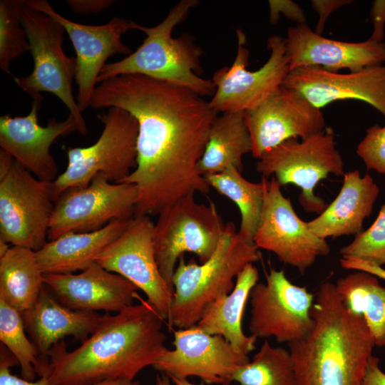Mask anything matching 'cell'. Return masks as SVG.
<instances>
[{"instance_id": "13", "label": "cell", "mask_w": 385, "mask_h": 385, "mask_svg": "<svg viewBox=\"0 0 385 385\" xmlns=\"http://www.w3.org/2000/svg\"><path fill=\"white\" fill-rule=\"evenodd\" d=\"M137 197L133 184L112 183L97 175L88 185L67 190L58 197L48 240H55L68 232H93L114 220L132 219Z\"/></svg>"}, {"instance_id": "22", "label": "cell", "mask_w": 385, "mask_h": 385, "mask_svg": "<svg viewBox=\"0 0 385 385\" xmlns=\"http://www.w3.org/2000/svg\"><path fill=\"white\" fill-rule=\"evenodd\" d=\"M43 279L57 300L73 310L119 312L138 296L134 284L96 262L78 274H43Z\"/></svg>"}, {"instance_id": "2", "label": "cell", "mask_w": 385, "mask_h": 385, "mask_svg": "<svg viewBox=\"0 0 385 385\" xmlns=\"http://www.w3.org/2000/svg\"><path fill=\"white\" fill-rule=\"evenodd\" d=\"M140 303L115 315L106 312L96 330L81 345L68 351L63 341L48 353L51 385H93L118 379L133 380L153 366L168 349L165 320L138 296Z\"/></svg>"}, {"instance_id": "39", "label": "cell", "mask_w": 385, "mask_h": 385, "mask_svg": "<svg viewBox=\"0 0 385 385\" xmlns=\"http://www.w3.org/2000/svg\"><path fill=\"white\" fill-rule=\"evenodd\" d=\"M113 0H67L71 10L78 14H97L111 6Z\"/></svg>"}, {"instance_id": "5", "label": "cell", "mask_w": 385, "mask_h": 385, "mask_svg": "<svg viewBox=\"0 0 385 385\" xmlns=\"http://www.w3.org/2000/svg\"><path fill=\"white\" fill-rule=\"evenodd\" d=\"M258 247L236 231L233 222L226 224L225 233L211 257L197 264L178 260L173 277V297L167 324L170 329L197 324L207 308L233 289L235 278L245 267L259 260Z\"/></svg>"}, {"instance_id": "31", "label": "cell", "mask_w": 385, "mask_h": 385, "mask_svg": "<svg viewBox=\"0 0 385 385\" xmlns=\"http://www.w3.org/2000/svg\"><path fill=\"white\" fill-rule=\"evenodd\" d=\"M22 314L0 298V340L16 357L21 377L33 381L36 374H49V361L42 359L25 333Z\"/></svg>"}, {"instance_id": "37", "label": "cell", "mask_w": 385, "mask_h": 385, "mask_svg": "<svg viewBox=\"0 0 385 385\" xmlns=\"http://www.w3.org/2000/svg\"><path fill=\"white\" fill-rule=\"evenodd\" d=\"M268 2L270 10V21L272 24L278 21L280 13L287 19L296 21L297 24H306L304 13L295 2L290 0H270Z\"/></svg>"}, {"instance_id": "34", "label": "cell", "mask_w": 385, "mask_h": 385, "mask_svg": "<svg viewBox=\"0 0 385 385\" xmlns=\"http://www.w3.org/2000/svg\"><path fill=\"white\" fill-rule=\"evenodd\" d=\"M342 257L354 258L381 267L385 265V204L374 223L340 250Z\"/></svg>"}, {"instance_id": "24", "label": "cell", "mask_w": 385, "mask_h": 385, "mask_svg": "<svg viewBox=\"0 0 385 385\" xmlns=\"http://www.w3.org/2000/svg\"><path fill=\"white\" fill-rule=\"evenodd\" d=\"M379 189L373 178L361 177L355 170L344 175L342 188L336 198L316 218L307 222L320 238L358 235L373 209Z\"/></svg>"}, {"instance_id": "8", "label": "cell", "mask_w": 385, "mask_h": 385, "mask_svg": "<svg viewBox=\"0 0 385 385\" xmlns=\"http://www.w3.org/2000/svg\"><path fill=\"white\" fill-rule=\"evenodd\" d=\"M21 22L30 45L34 69L26 76L14 77L15 83L32 98L41 92L57 96L77 121L78 132L86 135L87 127L73 94L76 58L63 51L64 27L51 16L29 6L24 1Z\"/></svg>"}, {"instance_id": "27", "label": "cell", "mask_w": 385, "mask_h": 385, "mask_svg": "<svg viewBox=\"0 0 385 385\" xmlns=\"http://www.w3.org/2000/svg\"><path fill=\"white\" fill-rule=\"evenodd\" d=\"M251 150L252 140L244 112L223 113L212 123L197 170L203 177L230 167L241 171L242 158Z\"/></svg>"}, {"instance_id": "46", "label": "cell", "mask_w": 385, "mask_h": 385, "mask_svg": "<svg viewBox=\"0 0 385 385\" xmlns=\"http://www.w3.org/2000/svg\"><path fill=\"white\" fill-rule=\"evenodd\" d=\"M11 246L10 244L0 239V257L9 250Z\"/></svg>"}, {"instance_id": "15", "label": "cell", "mask_w": 385, "mask_h": 385, "mask_svg": "<svg viewBox=\"0 0 385 385\" xmlns=\"http://www.w3.org/2000/svg\"><path fill=\"white\" fill-rule=\"evenodd\" d=\"M154 225L150 216H134L125 231L96 257V262L138 287L167 322L174 291L162 276L156 262Z\"/></svg>"}, {"instance_id": "28", "label": "cell", "mask_w": 385, "mask_h": 385, "mask_svg": "<svg viewBox=\"0 0 385 385\" xmlns=\"http://www.w3.org/2000/svg\"><path fill=\"white\" fill-rule=\"evenodd\" d=\"M43 284L36 252L11 246L0 257V298L21 314L34 305Z\"/></svg>"}, {"instance_id": "21", "label": "cell", "mask_w": 385, "mask_h": 385, "mask_svg": "<svg viewBox=\"0 0 385 385\" xmlns=\"http://www.w3.org/2000/svg\"><path fill=\"white\" fill-rule=\"evenodd\" d=\"M285 39L289 71L319 66L333 72L341 69L356 72L385 62L383 41L369 38L359 43L333 40L316 34L306 24L289 28Z\"/></svg>"}, {"instance_id": "11", "label": "cell", "mask_w": 385, "mask_h": 385, "mask_svg": "<svg viewBox=\"0 0 385 385\" xmlns=\"http://www.w3.org/2000/svg\"><path fill=\"white\" fill-rule=\"evenodd\" d=\"M236 34L237 51L233 63L215 71L211 79L215 92L209 103L217 113L245 112L257 107L282 85L289 72L285 38L270 37L268 60L259 69L250 71L245 35L241 30Z\"/></svg>"}, {"instance_id": "17", "label": "cell", "mask_w": 385, "mask_h": 385, "mask_svg": "<svg viewBox=\"0 0 385 385\" xmlns=\"http://www.w3.org/2000/svg\"><path fill=\"white\" fill-rule=\"evenodd\" d=\"M25 3L58 21L68 34L76 53L77 104L83 113L90 106L99 74L108 58L116 54L127 56L131 53V49L121 38L125 33L132 29L133 21L113 17L103 25L82 24L58 14L46 0H25Z\"/></svg>"}, {"instance_id": "10", "label": "cell", "mask_w": 385, "mask_h": 385, "mask_svg": "<svg viewBox=\"0 0 385 385\" xmlns=\"http://www.w3.org/2000/svg\"><path fill=\"white\" fill-rule=\"evenodd\" d=\"M55 203L52 182L38 179L14 159L0 178V239L38 251L48 242Z\"/></svg>"}, {"instance_id": "4", "label": "cell", "mask_w": 385, "mask_h": 385, "mask_svg": "<svg viewBox=\"0 0 385 385\" xmlns=\"http://www.w3.org/2000/svg\"><path fill=\"white\" fill-rule=\"evenodd\" d=\"M197 0H181L170 9L166 17L153 27L133 23L132 29L143 31L146 37L142 44L123 59L107 63L98 83L122 75H141L188 88L197 94L212 96L215 86L212 80L202 78L200 57L202 48L188 34L173 38L172 33L183 22Z\"/></svg>"}, {"instance_id": "16", "label": "cell", "mask_w": 385, "mask_h": 385, "mask_svg": "<svg viewBox=\"0 0 385 385\" xmlns=\"http://www.w3.org/2000/svg\"><path fill=\"white\" fill-rule=\"evenodd\" d=\"M174 349L152 366L170 378L197 376L209 384L230 385L240 366L250 361L222 336L209 334L195 325L174 331Z\"/></svg>"}, {"instance_id": "36", "label": "cell", "mask_w": 385, "mask_h": 385, "mask_svg": "<svg viewBox=\"0 0 385 385\" xmlns=\"http://www.w3.org/2000/svg\"><path fill=\"white\" fill-rule=\"evenodd\" d=\"M0 347V385H51L48 375L41 376L36 381H33L12 374L10 368L19 364L18 361L3 344L1 343Z\"/></svg>"}, {"instance_id": "19", "label": "cell", "mask_w": 385, "mask_h": 385, "mask_svg": "<svg viewBox=\"0 0 385 385\" xmlns=\"http://www.w3.org/2000/svg\"><path fill=\"white\" fill-rule=\"evenodd\" d=\"M32 98L28 115L0 117V147L38 179L53 182L58 167L50 148L58 137L78 130L77 121L69 114L63 121L51 118L46 126L40 125L38 113L43 97L38 94Z\"/></svg>"}, {"instance_id": "26", "label": "cell", "mask_w": 385, "mask_h": 385, "mask_svg": "<svg viewBox=\"0 0 385 385\" xmlns=\"http://www.w3.org/2000/svg\"><path fill=\"white\" fill-rule=\"evenodd\" d=\"M258 280L257 267L253 263L247 265L236 277L232 290L212 302L195 326L209 334L222 336L245 354L252 351L257 338L244 333L242 320L250 291Z\"/></svg>"}, {"instance_id": "44", "label": "cell", "mask_w": 385, "mask_h": 385, "mask_svg": "<svg viewBox=\"0 0 385 385\" xmlns=\"http://www.w3.org/2000/svg\"><path fill=\"white\" fill-rule=\"evenodd\" d=\"M170 377L164 373L156 375V385H171Z\"/></svg>"}, {"instance_id": "12", "label": "cell", "mask_w": 385, "mask_h": 385, "mask_svg": "<svg viewBox=\"0 0 385 385\" xmlns=\"http://www.w3.org/2000/svg\"><path fill=\"white\" fill-rule=\"evenodd\" d=\"M249 299V330L257 338L274 337L288 344L306 337L314 327L315 294L291 282L283 270L270 269L265 282H257Z\"/></svg>"}, {"instance_id": "38", "label": "cell", "mask_w": 385, "mask_h": 385, "mask_svg": "<svg viewBox=\"0 0 385 385\" xmlns=\"http://www.w3.org/2000/svg\"><path fill=\"white\" fill-rule=\"evenodd\" d=\"M351 0H312L311 4L319 14L315 33L322 35L325 23L330 14L340 7L351 4Z\"/></svg>"}, {"instance_id": "23", "label": "cell", "mask_w": 385, "mask_h": 385, "mask_svg": "<svg viewBox=\"0 0 385 385\" xmlns=\"http://www.w3.org/2000/svg\"><path fill=\"white\" fill-rule=\"evenodd\" d=\"M25 329L40 357L49 361L52 346L67 336L84 342L99 327L103 315L62 305L44 289L34 305L21 314Z\"/></svg>"}, {"instance_id": "7", "label": "cell", "mask_w": 385, "mask_h": 385, "mask_svg": "<svg viewBox=\"0 0 385 385\" xmlns=\"http://www.w3.org/2000/svg\"><path fill=\"white\" fill-rule=\"evenodd\" d=\"M256 170L274 177L281 186L293 184L301 189L299 200L303 209L318 215L327 207L314 194V188L329 174L344 175V162L330 127L299 140L292 138L265 152Z\"/></svg>"}, {"instance_id": "9", "label": "cell", "mask_w": 385, "mask_h": 385, "mask_svg": "<svg viewBox=\"0 0 385 385\" xmlns=\"http://www.w3.org/2000/svg\"><path fill=\"white\" fill-rule=\"evenodd\" d=\"M194 195H187L163 209L154 225L156 262L173 289L172 277L180 257L192 252L201 263L206 262L215 252L226 228L216 205L199 203Z\"/></svg>"}, {"instance_id": "43", "label": "cell", "mask_w": 385, "mask_h": 385, "mask_svg": "<svg viewBox=\"0 0 385 385\" xmlns=\"http://www.w3.org/2000/svg\"><path fill=\"white\" fill-rule=\"evenodd\" d=\"M93 385H143L138 381L125 379L106 380Z\"/></svg>"}, {"instance_id": "33", "label": "cell", "mask_w": 385, "mask_h": 385, "mask_svg": "<svg viewBox=\"0 0 385 385\" xmlns=\"http://www.w3.org/2000/svg\"><path fill=\"white\" fill-rule=\"evenodd\" d=\"M22 0L0 1V68L11 74V63L30 51L21 22Z\"/></svg>"}, {"instance_id": "20", "label": "cell", "mask_w": 385, "mask_h": 385, "mask_svg": "<svg viewBox=\"0 0 385 385\" xmlns=\"http://www.w3.org/2000/svg\"><path fill=\"white\" fill-rule=\"evenodd\" d=\"M282 86L303 95L322 109L337 101L356 100L369 103L385 116V66L340 73L319 66L290 71Z\"/></svg>"}, {"instance_id": "1", "label": "cell", "mask_w": 385, "mask_h": 385, "mask_svg": "<svg viewBox=\"0 0 385 385\" xmlns=\"http://www.w3.org/2000/svg\"><path fill=\"white\" fill-rule=\"evenodd\" d=\"M90 107L120 108L138 121L136 167L122 181L136 187L135 216L156 215L187 195L209 192L197 164L217 113L202 96L148 76L122 75L99 83Z\"/></svg>"}, {"instance_id": "30", "label": "cell", "mask_w": 385, "mask_h": 385, "mask_svg": "<svg viewBox=\"0 0 385 385\" xmlns=\"http://www.w3.org/2000/svg\"><path fill=\"white\" fill-rule=\"evenodd\" d=\"M204 178L210 187L236 204L241 215L238 232L245 240L254 243L264 201V178L260 183L250 182L235 167Z\"/></svg>"}, {"instance_id": "42", "label": "cell", "mask_w": 385, "mask_h": 385, "mask_svg": "<svg viewBox=\"0 0 385 385\" xmlns=\"http://www.w3.org/2000/svg\"><path fill=\"white\" fill-rule=\"evenodd\" d=\"M363 385H385V373L379 366V359L371 356L368 361Z\"/></svg>"}, {"instance_id": "25", "label": "cell", "mask_w": 385, "mask_h": 385, "mask_svg": "<svg viewBox=\"0 0 385 385\" xmlns=\"http://www.w3.org/2000/svg\"><path fill=\"white\" fill-rule=\"evenodd\" d=\"M130 220H114L90 232H68L36 252L43 274H72L96 263V257L127 228Z\"/></svg>"}, {"instance_id": "41", "label": "cell", "mask_w": 385, "mask_h": 385, "mask_svg": "<svg viewBox=\"0 0 385 385\" xmlns=\"http://www.w3.org/2000/svg\"><path fill=\"white\" fill-rule=\"evenodd\" d=\"M341 266L346 270L364 271L385 280V270L382 267L371 265L364 261L349 257H342Z\"/></svg>"}, {"instance_id": "40", "label": "cell", "mask_w": 385, "mask_h": 385, "mask_svg": "<svg viewBox=\"0 0 385 385\" xmlns=\"http://www.w3.org/2000/svg\"><path fill=\"white\" fill-rule=\"evenodd\" d=\"M370 16L374 24V31L369 39L382 42L384 37L385 0L373 1Z\"/></svg>"}, {"instance_id": "29", "label": "cell", "mask_w": 385, "mask_h": 385, "mask_svg": "<svg viewBox=\"0 0 385 385\" xmlns=\"http://www.w3.org/2000/svg\"><path fill=\"white\" fill-rule=\"evenodd\" d=\"M378 279L374 274L358 270L339 278L334 284L345 305L363 317L375 346L384 347L385 287L380 284Z\"/></svg>"}, {"instance_id": "45", "label": "cell", "mask_w": 385, "mask_h": 385, "mask_svg": "<svg viewBox=\"0 0 385 385\" xmlns=\"http://www.w3.org/2000/svg\"><path fill=\"white\" fill-rule=\"evenodd\" d=\"M175 385H205L204 383L195 384L189 381L187 379H178L175 377L170 378Z\"/></svg>"}, {"instance_id": "6", "label": "cell", "mask_w": 385, "mask_h": 385, "mask_svg": "<svg viewBox=\"0 0 385 385\" xmlns=\"http://www.w3.org/2000/svg\"><path fill=\"white\" fill-rule=\"evenodd\" d=\"M103 124L98 139L88 147L66 149L68 165L52 182L56 201L67 190L84 188L97 175L120 183L135 168L138 123L120 108L97 115Z\"/></svg>"}, {"instance_id": "18", "label": "cell", "mask_w": 385, "mask_h": 385, "mask_svg": "<svg viewBox=\"0 0 385 385\" xmlns=\"http://www.w3.org/2000/svg\"><path fill=\"white\" fill-rule=\"evenodd\" d=\"M244 115L252 140L251 153L257 159L286 140L304 139L327 127L321 109L282 85Z\"/></svg>"}, {"instance_id": "14", "label": "cell", "mask_w": 385, "mask_h": 385, "mask_svg": "<svg viewBox=\"0 0 385 385\" xmlns=\"http://www.w3.org/2000/svg\"><path fill=\"white\" fill-rule=\"evenodd\" d=\"M262 178L264 201L254 244L258 249L273 252L280 262L304 274L318 257L330 253V247L326 240L312 231L307 222L298 217L276 179Z\"/></svg>"}, {"instance_id": "35", "label": "cell", "mask_w": 385, "mask_h": 385, "mask_svg": "<svg viewBox=\"0 0 385 385\" xmlns=\"http://www.w3.org/2000/svg\"><path fill=\"white\" fill-rule=\"evenodd\" d=\"M356 153L368 170L385 173V126L375 125L369 128L357 146Z\"/></svg>"}, {"instance_id": "3", "label": "cell", "mask_w": 385, "mask_h": 385, "mask_svg": "<svg viewBox=\"0 0 385 385\" xmlns=\"http://www.w3.org/2000/svg\"><path fill=\"white\" fill-rule=\"evenodd\" d=\"M312 316L311 332L287 344L296 385H363L375 346L363 317L345 305L330 282L319 285Z\"/></svg>"}, {"instance_id": "32", "label": "cell", "mask_w": 385, "mask_h": 385, "mask_svg": "<svg viewBox=\"0 0 385 385\" xmlns=\"http://www.w3.org/2000/svg\"><path fill=\"white\" fill-rule=\"evenodd\" d=\"M234 381L240 385H296L289 349L272 346L265 340L252 359L235 371Z\"/></svg>"}]
</instances>
